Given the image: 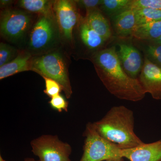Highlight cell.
Masks as SVG:
<instances>
[{
	"mask_svg": "<svg viewBox=\"0 0 161 161\" xmlns=\"http://www.w3.org/2000/svg\"><path fill=\"white\" fill-rule=\"evenodd\" d=\"M93 60L98 77L111 94L130 101L143 99L146 93L139 79L131 78L124 70L115 47L98 52Z\"/></svg>",
	"mask_w": 161,
	"mask_h": 161,
	"instance_id": "1",
	"label": "cell"
},
{
	"mask_svg": "<svg viewBox=\"0 0 161 161\" xmlns=\"http://www.w3.org/2000/svg\"><path fill=\"white\" fill-rule=\"evenodd\" d=\"M96 131L105 139L122 150L144 143L134 132L133 111L125 106L112 107L100 120L93 123Z\"/></svg>",
	"mask_w": 161,
	"mask_h": 161,
	"instance_id": "2",
	"label": "cell"
},
{
	"mask_svg": "<svg viewBox=\"0 0 161 161\" xmlns=\"http://www.w3.org/2000/svg\"><path fill=\"white\" fill-rule=\"evenodd\" d=\"M83 136V153L79 161H124L122 150L102 137L93 123L87 124Z\"/></svg>",
	"mask_w": 161,
	"mask_h": 161,
	"instance_id": "3",
	"label": "cell"
},
{
	"mask_svg": "<svg viewBox=\"0 0 161 161\" xmlns=\"http://www.w3.org/2000/svg\"><path fill=\"white\" fill-rule=\"evenodd\" d=\"M31 70L42 77L51 78L62 87L67 98L72 94L68 71L65 60L58 52H53L42 55L31 61Z\"/></svg>",
	"mask_w": 161,
	"mask_h": 161,
	"instance_id": "4",
	"label": "cell"
},
{
	"mask_svg": "<svg viewBox=\"0 0 161 161\" xmlns=\"http://www.w3.org/2000/svg\"><path fill=\"white\" fill-rule=\"evenodd\" d=\"M31 146L40 161H71L70 145L60 140L58 136H41L31 141Z\"/></svg>",
	"mask_w": 161,
	"mask_h": 161,
	"instance_id": "5",
	"label": "cell"
},
{
	"mask_svg": "<svg viewBox=\"0 0 161 161\" xmlns=\"http://www.w3.org/2000/svg\"><path fill=\"white\" fill-rule=\"evenodd\" d=\"M32 22L31 14L26 10L6 9L1 13V35L12 41L21 40L29 30Z\"/></svg>",
	"mask_w": 161,
	"mask_h": 161,
	"instance_id": "6",
	"label": "cell"
},
{
	"mask_svg": "<svg viewBox=\"0 0 161 161\" xmlns=\"http://www.w3.org/2000/svg\"><path fill=\"white\" fill-rule=\"evenodd\" d=\"M52 15H41L32 28L30 34L29 47L34 51L47 49L54 43L57 30Z\"/></svg>",
	"mask_w": 161,
	"mask_h": 161,
	"instance_id": "7",
	"label": "cell"
},
{
	"mask_svg": "<svg viewBox=\"0 0 161 161\" xmlns=\"http://www.w3.org/2000/svg\"><path fill=\"white\" fill-rule=\"evenodd\" d=\"M75 1H55L53 10L57 23L64 37L68 41L73 39V31L78 22V14Z\"/></svg>",
	"mask_w": 161,
	"mask_h": 161,
	"instance_id": "8",
	"label": "cell"
},
{
	"mask_svg": "<svg viewBox=\"0 0 161 161\" xmlns=\"http://www.w3.org/2000/svg\"><path fill=\"white\" fill-rule=\"evenodd\" d=\"M138 79L146 94L149 93L156 100H161V68L146 57Z\"/></svg>",
	"mask_w": 161,
	"mask_h": 161,
	"instance_id": "9",
	"label": "cell"
},
{
	"mask_svg": "<svg viewBox=\"0 0 161 161\" xmlns=\"http://www.w3.org/2000/svg\"><path fill=\"white\" fill-rule=\"evenodd\" d=\"M118 45L117 53L123 68L131 78H137L144 64L140 53L130 44L119 43Z\"/></svg>",
	"mask_w": 161,
	"mask_h": 161,
	"instance_id": "10",
	"label": "cell"
},
{
	"mask_svg": "<svg viewBox=\"0 0 161 161\" xmlns=\"http://www.w3.org/2000/svg\"><path fill=\"white\" fill-rule=\"evenodd\" d=\"M124 158L130 161H161V139L150 143L122 150Z\"/></svg>",
	"mask_w": 161,
	"mask_h": 161,
	"instance_id": "11",
	"label": "cell"
},
{
	"mask_svg": "<svg viewBox=\"0 0 161 161\" xmlns=\"http://www.w3.org/2000/svg\"><path fill=\"white\" fill-rule=\"evenodd\" d=\"M113 25L116 33L120 36L132 35L136 26L135 12L131 9L113 17Z\"/></svg>",
	"mask_w": 161,
	"mask_h": 161,
	"instance_id": "12",
	"label": "cell"
},
{
	"mask_svg": "<svg viewBox=\"0 0 161 161\" xmlns=\"http://www.w3.org/2000/svg\"><path fill=\"white\" fill-rule=\"evenodd\" d=\"M31 58L30 54H20L10 62L0 67V79L31 70Z\"/></svg>",
	"mask_w": 161,
	"mask_h": 161,
	"instance_id": "13",
	"label": "cell"
},
{
	"mask_svg": "<svg viewBox=\"0 0 161 161\" xmlns=\"http://www.w3.org/2000/svg\"><path fill=\"white\" fill-rule=\"evenodd\" d=\"M84 20L106 41L111 37L112 32L109 25L99 9L86 14Z\"/></svg>",
	"mask_w": 161,
	"mask_h": 161,
	"instance_id": "14",
	"label": "cell"
},
{
	"mask_svg": "<svg viewBox=\"0 0 161 161\" xmlns=\"http://www.w3.org/2000/svg\"><path fill=\"white\" fill-rule=\"evenodd\" d=\"M54 1L48 0H20L18 6L29 13L41 15H52L53 14V6Z\"/></svg>",
	"mask_w": 161,
	"mask_h": 161,
	"instance_id": "15",
	"label": "cell"
},
{
	"mask_svg": "<svg viewBox=\"0 0 161 161\" xmlns=\"http://www.w3.org/2000/svg\"><path fill=\"white\" fill-rule=\"evenodd\" d=\"M132 36L138 40H157L161 36V20L136 26Z\"/></svg>",
	"mask_w": 161,
	"mask_h": 161,
	"instance_id": "16",
	"label": "cell"
},
{
	"mask_svg": "<svg viewBox=\"0 0 161 161\" xmlns=\"http://www.w3.org/2000/svg\"><path fill=\"white\" fill-rule=\"evenodd\" d=\"M80 38L86 46L95 49L103 45L106 40L83 20L79 27Z\"/></svg>",
	"mask_w": 161,
	"mask_h": 161,
	"instance_id": "17",
	"label": "cell"
},
{
	"mask_svg": "<svg viewBox=\"0 0 161 161\" xmlns=\"http://www.w3.org/2000/svg\"><path fill=\"white\" fill-rule=\"evenodd\" d=\"M132 0H102V10L112 18L130 9Z\"/></svg>",
	"mask_w": 161,
	"mask_h": 161,
	"instance_id": "18",
	"label": "cell"
},
{
	"mask_svg": "<svg viewBox=\"0 0 161 161\" xmlns=\"http://www.w3.org/2000/svg\"><path fill=\"white\" fill-rule=\"evenodd\" d=\"M133 9L136 18V26L161 20V10L147 8Z\"/></svg>",
	"mask_w": 161,
	"mask_h": 161,
	"instance_id": "19",
	"label": "cell"
},
{
	"mask_svg": "<svg viewBox=\"0 0 161 161\" xmlns=\"http://www.w3.org/2000/svg\"><path fill=\"white\" fill-rule=\"evenodd\" d=\"M146 58L150 62L161 68V44L153 43L146 48Z\"/></svg>",
	"mask_w": 161,
	"mask_h": 161,
	"instance_id": "20",
	"label": "cell"
},
{
	"mask_svg": "<svg viewBox=\"0 0 161 161\" xmlns=\"http://www.w3.org/2000/svg\"><path fill=\"white\" fill-rule=\"evenodd\" d=\"M17 50L13 47L1 42L0 43V67L13 60Z\"/></svg>",
	"mask_w": 161,
	"mask_h": 161,
	"instance_id": "21",
	"label": "cell"
},
{
	"mask_svg": "<svg viewBox=\"0 0 161 161\" xmlns=\"http://www.w3.org/2000/svg\"><path fill=\"white\" fill-rule=\"evenodd\" d=\"M150 8L161 10V0H132L130 9Z\"/></svg>",
	"mask_w": 161,
	"mask_h": 161,
	"instance_id": "22",
	"label": "cell"
},
{
	"mask_svg": "<svg viewBox=\"0 0 161 161\" xmlns=\"http://www.w3.org/2000/svg\"><path fill=\"white\" fill-rule=\"evenodd\" d=\"M42 77L45 83V89L43 91L44 93L50 98L60 95L62 88L59 83L51 78Z\"/></svg>",
	"mask_w": 161,
	"mask_h": 161,
	"instance_id": "23",
	"label": "cell"
},
{
	"mask_svg": "<svg viewBox=\"0 0 161 161\" xmlns=\"http://www.w3.org/2000/svg\"><path fill=\"white\" fill-rule=\"evenodd\" d=\"M49 103L53 109L57 110L58 112H61L63 111L66 112L68 111V102L60 94L52 97Z\"/></svg>",
	"mask_w": 161,
	"mask_h": 161,
	"instance_id": "24",
	"label": "cell"
},
{
	"mask_svg": "<svg viewBox=\"0 0 161 161\" xmlns=\"http://www.w3.org/2000/svg\"><path fill=\"white\" fill-rule=\"evenodd\" d=\"M76 4L86 9V14L95 10L98 9L100 6L102 0H78L75 1Z\"/></svg>",
	"mask_w": 161,
	"mask_h": 161,
	"instance_id": "25",
	"label": "cell"
},
{
	"mask_svg": "<svg viewBox=\"0 0 161 161\" xmlns=\"http://www.w3.org/2000/svg\"><path fill=\"white\" fill-rule=\"evenodd\" d=\"M13 3V1L10 0H1L0 1V5L1 7H6L11 5Z\"/></svg>",
	"mask_w": 161,
	"mask_h": 161,
	"instance_id": "26",
	"label": "cell"
},
{
	"mask_svg": "<svg viewBox=\"0 0 161 161\" xmlns=\"http://www.w3.org/2000/svg\"><path fill=\"white\" fill-rule=\"evenodd\" d=\"M0 161H6L2 157V156H0ZM24 161H40V160H35V159L32 158H26V159H25V160Z\"/></svg>",
	"mask_w": 161,
	"mask_h": 161,
	"instance_id": "27",
	"label": "cell"
},
{
	"mask_svg": "<svg viewBox=\"0 0 161 161\" xmlns=\"http://www.w3.org/2000/svg\"><path fill=\"white\" fill-rule=\"evenodd\" d=\"M153 43H158V44H161V36L157 40H153Z\"/></svg>",
	"mask_w": 161,
	"mask_h": 161,
	"instance_id": "28",
	"label": "cell"
},
{
	"mask_svg": "<svg viewBox=\"0 0 161 161\" xmlns=\"http://www.w3.org/2000/svg\"></svg>",
	"mask_w": 161,
	"mask_h": 161,
	"instance_id": "29",
	"label": "cell"
}]
</instances>
